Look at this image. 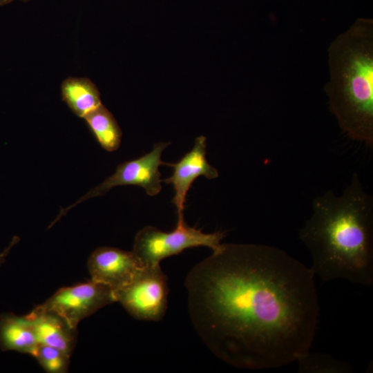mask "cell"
<instances>
[{
  "mask_svg": "<svg viewBox=\"0 0 373 373\" xmlns=\"http://www.w3.org/2000/svg\"><path fill=\"white\" fill-rule=\"evenodd\" d=\"M314 274L286 251L260 244H222L185 280L194 329L219 359L262 370L309 352L319 304Z\"/></svg>",
  "mask_w": 373,
  "mask_h": 373,
  "instance_id": "6da1fadb",
  "label": "cell"
},
{
  "mask_svg": "<svg viewBox=\"0 0 373 373\" xmlns=\"http://www.w3.org/2000/svg\"><path fill=\"white\" fill-rule=\"evenodd\" d=\"M298 237L311 253V269L323 281L372 285L373 197L357 173L341 194L327 191L314 199Z\"/></svg>",
  "mask_w": 373,
  "mask_h": 373,
  "instance_id": "7a4b0ae2",
  "label": "cell"
},
{
  "mask_svg": "<svg viewBox=\"0 0 373 373\" xmlns=\"http://www.w3.org/2000/svg\"><path fill=\"white\" fill-rule=\"evenodd\" d=\"M330 111L350 138L373 146V20L358 18L329 44Z\"/></svg>",
  "mask_w": 373,
  "mask_h": 373,
  "instance_id": "3957f363",
  "label": "cell"
},
{
  "mask_svg": "<svg viewBox=\"0 0 373 373\" xmlns=\"http://www.w3.org/2000/svg\"><path fill=\"white\" fill-rule=\"evenodd\" d=\"M225 232L205 233L196 227H189L184 214L178 215L175 228L169 232L146 226L135 237L132 251L143 266H155L164 258L176 255L189 248L204 246L218 250Z\"/></svg>",
  "mask_w": 373,
  "mask_h": 373,
  "instance_id": "277c9868",
  "label": "cell"
},
{
  "mask_svg": "<svg viewBox=\"0 0 373 373\" xmlns=\"http://www.w3.org/2000/svg\"><path fill=\"white\" fill-rule=\"evenodd\" d=\"M167 280L160 265L144 266L135 278L123 287L114 291L120 303L134 318L159 321L167 307Z\"/></svg>",
  "mask_w": 373,
  "mask_h": 373,
  "instance_id": "5b68a950",
  "label": "cell"
},
{
  "mask_svg": "<svg viewBox=\"0 0 373 373\" xmlns=\"http://www.w3.org/2000/svg\"><path fill=\"white\" fill-rule=\"evenodd\" d=\"M170 144L169 142H157L153 149L139 158L119 164L115 173L103 182L92 189L70 206L62 209L54 224L75 206L88 199L105 194L110 189L118 186L135 185L144 188L146 194L154 196L162 189V180L159 168L166 164L161 157L162 152Z\"/></svg>",
  "mask_w": 373,
  "mask_h": 373,
  "instance_id": "8992f818",
  "label": "cell"
},
{
  "mask_svg": "<svg viewBox=\"0 0 373 373\" xmlns=\"http://www.w3.org/2000/svg\"><path fill=\"white\" fill-rule=\"evenodd\" d=\"M115 302L116 298L112 289L90 280L63 287L37 307L55 314L70 327L77 329L82 319Z\"/></svg>",
  "mask_w": 373,
  "mask_h": 373,
  "instance_id": "52a82bcc",
  "label": "cell"
},
{
  "mask_svg": "<svg viewBox=\"0 0 373 373\" xmlns=\"http://www.w3.org/2000/svg\"><path fill=\"white\" fill-rule=\"evenodd\" d=\"M143 267L133 251L111 247L97 248L88 260L91 280L113 291L129 283Z\"/></svg>",
  "mask_w": 373,
  "mask_h": 373,
  "instance_id": "ba28073f",
  "label": "cell"
},
{
  "mask_svg": "<svg viewBox=\"0 0 373 373\" xmlns=\"http://www.w3.org/2000/svg\"><path fill=\"white\" fill-rule=\"evenodd\" d=\"M207 139L204 136L197 137L192 149L186 153L178 162L166 164L173 169L172 175L162 180L173 186V202L177 214H183L186 198L192 184L200 176L211 180L219 176L218 170L212 166L206 158Z\"/></svg>",
  "mask_w": 373,
  "mask_h": 373,
  "instance_id": "9c48e42d",
  "label": "cell"
},
{
  "mask_svg": "<svg viewBox=\"0 0 373 373\" xmlns=\"http://www.w3.org/2000/svg\"><path fill=\"white\" fill-rule=\"evenodd\" d=\"M39 344L58 348L70 356L76 343V329L54 313L35 307L26 315Z\"/></svg>",
  "mask_w": 373,
  "mask_h": 373,
  "instance_id": "30bf717a",
  "label": "cell"
},
{
  "mask_svg": "<svg viewBox=\"0 0 373 373\" xmlns=\"http://www.w3.org/2000/svg\"><path fill=\"white\" fill-rule=\"evenodd\" d=\"M39 345L32 324L26 315L12 313L0 316V347L34 356Z\"/></svg>",
  "mask_w": 373,
  "mask_h": 373,
  "instance_id": "8fae6325",
  "label": "cell"
},
{
  "mask_svg": "<svg viewBox=\"0 0 373 373\" xmlns=\"http://www.w3.org/2000/svg\"><path fill=\"white\" fill-rule=\"evenodd\" d=\"M61 93L63 101L82 118L102 104L97 87L87 77L65 79L61 85Z\"/></svg>",
  "mask_w": 373,
  "mask_h": 373,
  "instance_id": "7c38bea8",
  "label": "cell"
},
{
  "mask_svg": "<svg viewBox=\"0 0 373 373\" xmlns=\"http://www.w3.org/2000/svg\"><path fill=\"white\" fill-rule=\"evenodd\" d=\"M100 146L107 151L120 146L122 133L113 115L102 104L84 118Z\"/></svg>",
  "mask_w": 373,
  "mask_h": 373,
  "instance_id": "4fadbf2b",
  "label": "cell"
},
{
  "mask_svg": "<svg viewBox=\"0 0 373 373\" xmlns=\"http://www.w3.org/2000/svg\"><path fill=\"white\" fill-rule=\"evenodd\" d=\"M297 361L300 372L344 373L353 372L352 367L347 363L323 353L308 352Z\"/></svg>",
  "mask_w": 373,
  "mask_h": 373,
  "instance_id": "5bb4252c",
  "label": "cell"
},
{
  "mask_svg": "<svg viewBox=\"0 0 373 373\" xmlns=\"http://www.w3.org/2000/svg\"><path fill=\"white\" fill-rule=\"evenodd\" d=\"M33 356L48 372L64 373L68 371L70 355L58 348L39 344Z\"/></svg>",
  "mask_w": 373,
  "mask_h": 373,
  "instance_id": "9a60e30c",
  "label": "cell"
},
{
  "mask_svg": "<svg viewBox=\"0 0 373 373\" xmlns=\"http://www.w3.org/2000/svg\"><path fill=\"white\" fill-rule=\"evenodd\" d=\"M19 241L18 236H14L10 245L0 253V265H1L5 261L6 257L8 256L11 249Z\"/></svg>",
  "mask_w": 373,
  "mask_h": 373,
  "instance_id": "2e32d148",
  "label": "cell"
},
{
  "mask_svg": "<svg viewBox=\"0 0 373 373\" xmlns=\"http://www.w3.org/2000/svg\"><path fill=\"white\" fill-rule=\"evenodd\" d=\"M14 1H16V0H0V6H6L7 4L12 3ZM21 1L23 2H28L31 0H21Z\"/></svg>",
  "mask_w": 373,
  "mask_h": 373,
  "instance_id": "e0dca14e",
  "label": "cell"
}]
</instances>
